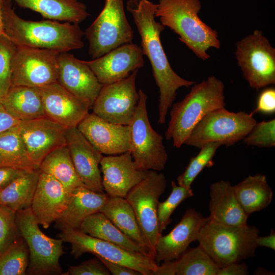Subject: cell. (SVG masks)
I'll list each match as a JSON object with an SVG mask.
<instances>
[{"label": "cell", "instance_id": "cell-1", "mask_svg": "<svg viewBox=\"0 0 275 275\" xmlns=\"http://www.w3.org/2000/svg\"><path fill=\"white\" fill-rule=\"evenodd\" d=\"M157 6L149 0H128L126 9L132 16L141 37L143 54L151 63L159 90L158 123L163 124L175 100L177 90L182 87L188 88L195 82L182 78L171 66L160 38L164 26L155 19Z\"/></svg>", "mask_w": 275, "mask_h": 275}, {"label": "cell", "instance_id": "cell-2", "mask_svg": "<svg viewBox=\"0 0 275 275\" xmlns=\"http://www.w3.org/2000/svg\"><path fill=\"white\" fill-rule=\"evenodd\" d=\"M5 34L17 46L58 52L81 48L84 32L79 24L52 20H27L12 9L10 0H3Z\"/></svg>", "mask_w": 275, "mask_h": 275}, {"label": "cell", "instance_id": "cell-3", "mask_svg": "<svg viewBox=\"0 0 275 275\" xmlns=\"http://www.w3.org/2000/svg\"><path fill=\"white\" fill-rule=\"evenodd\" d=\"M157 4L155 17L178 35L198 58L208 60L210 56L207 51L210 48H220L217 31L199 17L200 0H159Z\"/></svg>", "mask_w": 275, "mask_h": 275}, {"label": "cell", "instance_id": "cell-4", "mask_svg": "<svg viewBox=\"0 0 275 275\" xmlns=\"http://www.w3.org/2000/svg\"><path fill=\"white\" fill-rule=\"evenodd\" d=\"M223 82L210 76L194 84L190 92L180 102L172 105L170 120L165 132L167 140L180 148L195 126L209 112L226 105Z\"/></svg>", "mask_w": 275, "mask_h": 275}, {"label": "cell", "instance_id": "cell-5", "mask_svg": "<svg viewBox=\"0 0 275 275\" xmlns=\"http://www.w3.org/2000/svg\"><path fill=\"white\" fill-rule=\"evenodd\" d=\"M259 230L248 224L230 226L207 222L200 230L199 245L219 267L253 257Z\"/></svg>", "mask_w": 275, "mask_h": 275}, {"label": "cell", "instance_id": "cell-6", "mask_svg": "<svg viewBox=\"0 0 275 275\" xmlns=\"http://www.w3.org/2000/svg\"><path fill=\"white\" fill-rule=\"evenodd\" d=\"M254 113L232 112L225 107L207 113L193 129L184 144L200 148L217 142L226 147L243 140L257 121Z\"/></svg>", "mask_w": 275, "mask_h": 275}, {"label": "cell", "instance_id": "cell-7", "mask_svg": "<svg viewBox=\"0 0 275 275\" xmlns=\"http://www.w3.org/2000/svg\"><path fill=\"white\" fill-rule=\"evenodd\" d=\"M15 220L20 236L29 250L26 274H63L59 262L64 253L63 240L49 237L42 232L31 208L16 211Z\"/></svg>", "mask_w": 275, "mask_h": 275}, {"label": "cell", "instance_id": "cell-8", "mask_svg": "<svg viewBox=\"0 0 275 275\" xmlns=\"http://www.w3.org/2000/svg\"><path fill=\"white\" fill-rule=\"evenodd\" d=\"M166 187L163 174L148 170L146 177L125 197L134 211L149 255L154 259L156 243L162 235L158 228L157 207Z\"/></svg>", "mask_w": 275, "mask_h": 275}, {"label": "cell", "instance_id": "cell-9", "mask_svg": "<svg viewBox=\"0 0 275 275\" xmlns=\"http://www.w3.org/2000/svg\"><path fill=\"white\" fill-rule=\"evenodd\" d=\"M59 236L63 241L71 244V254L75 259H78L85 253H91L97 258L134 269L141 275H154L158 265L148 255L130 251L92 237L79 229L62 230Z\"/></svg>", "mask_w": 275, "mask_h": 275}, {"label": "cell", "instance_id": "cell-10", "mask_svg": "<svg viewBox=\"0 0 275 275\" xmlns=\"http://www.w3.org/2000/svg\"><path fill=\"white\" fill-rule=\"evenodd\" d=\"M139 99L132 119L128 125L130 150L136 168L141 171H161L168 160L163 137L152 127L148 117L146 94L139 90Z\"/></svg>", "mask_w": 275, "mask_h": 275}, {"label": "cell", "instance_id": "cell-11", "mask_svg": "<svg viewBox=\"0 0 275 275\" xmlns=\"http://www.w3.org/2000/svg\"><path fill=\"white\" fill-rule=\"evenodd\" d=\"M84 32L93 59L132 43L133 32L125 15L123 0H105L102 10Z\"/></svg>", "mask_w": 275, "mask_h": 275}, {"label": "cell", "instance_id": "cell-12", "mask_svg": "<svg viewBox=\"0 0 275 275\" xmlns=\"http://www.w3.org/2000/svg\"><path fill=\"white\" fill-rule=\"evenodd\" d=\"M235 56L244 78L257 90L275 84V49L256 30L236 45Z\"/></svg>", "mask_w": 275, "mask_h": 275}, {"label": "cell", "instance_id": "cell-13", "mask_svg": "<svg viewBox=\"0 0 275 275\" xmlns=\"http://www.w3.org/2000/svg\"><path fill=\"white\" fill-rule=\"evenodd\" d=\"M59 53L17 46L12 62L11 86L40 88L57 82Z\"/></svg>", "mask_w": 275, "mask_h": 275}, {"label": "cell", "instance_id": "cell-14", "mask_svg": "<svg viewBox=\"0 0 275 275\" xmlns=\"http://www.w3.org/2000/svg\"><path fill=\"white\" fill-rule=\"evenodd\" d=\"M138 70L118 81L103 85L92 108L93 113L115 124L128 125L138 105L135 86Z\"/></svg>", "mask_w": 275, "mask_h": 275}, {"label": "cell", "instance_id": "cell-15", "mask_svg": "<svg viewBox=\"0 0 275 275\" xmlns=\"http://www.w3.org/2000/svg\"><path fill=\"white\" fill-rule=\"evenodd\" d=\"M57 82L91 108L103 85L86 63L68 52L59 53Z\"/></svg>", "mask_w": 275, "mask_h": 275}, {"label": "cell", "instance_id": "cell-16", "mask_svg": "<svg viewBox=\"0 0 275 275\" xmlns=\"http://www.w3.org/2000/svg\"><path fill=\"white\" fill-rule=\"evenodd\" d=\"M103 85L112 84L128 76L143 67L141 47L133 43L117 47L102 56L85 61Z\"/></svg>", "mask_w": 275, "mask_h": 275}, {"label": "cell", "instance_id": "cell-17", "mask_svg": "<svg viewBox=\"0 0 275 275\" xmlns=\"http://www.w3.org/2000/svg\"><path fill=\"white\" fill-rule=\"evenodd\" d=\"M77 128L101 154H120L130 150L129 125L108 122L94 113H89Z\"/></svg>", "mask_w": 275, "mask_h": 275}, {"label": "cell", "instance_id": "cell-18", "mask_svg": "<svg viewBox=\"0 0 275 275\" xmlns=\"http://www.w3.org/2000/svg\"><path fill=\"white\" fill-rule=\"evenodd\" d=\"M18 127L29 156L38 168L50 152L66 145V129L46 117L21 121Z\"/></svg>", "mask_w": 275, "mask_h": 275}, {"label": "cell", "instance_id": "cell-19", "mask_svg": "<svg viewBox=\"0 0 275 275\" xmlns=\"http://www.w3.org/2000/svg\"><path fill=\"white\" fill-rule=\"evenodd\" d=\"M46 117L65 129L77 127L91 108L58 82L39 88Z\"/></svg>", "mask_w": 275, "mask_h": 275}, {"label": "cell", "instance_id": "cell-20", "mask_svg": "<svg viewBox=\"0 0 275 275\" xmlns=\"http://www.w3.org/2000/svg\"><path fill=\"white\" fill-rule=\"evenodd\" d=\"M65 140L75 170L82 183L95 192L104 193L99 168L102 154L89 143L77 127L66 129Z\"/></svg>", "mask_w": 275, "mask_h": 275}, {"label": "cell", "instance_id": "cell-21", "mask_svg": "<svg viewBox=\"0 0 275 275\" xmlns=\"http://www.w3.org/2000/svg\"><path fill=\"white\" fill-rule=\"evenodd\" d=\"M209 221L194 209H187L180 222L167 235H161L155 246L154 260L158 265L161 262L178 259L197 240L202 227Z\"/></svg>", "mask_w": 275, "mask_h": 275}, {"label": "cell", "instance_id": "cell-22", "mask_svg": "<svg viewBox=\"0 0 275 275\" xmlns=\"http://www.w3.org/2000/svg\"><path fill=\"white\" fill-rule=\"evenodd\" d=\"M70 195L54 177L40 172L31 207L39 225L47 229L58 220L67 207Z\"/></svg>", "mask_w": 275, "mask_h": 275}, {"label": "cell", "instance_id": "cell-23", "mask_svg": "<svg viewBox=\"0 0 275 275\" xmlns=\"http://www.w3.org/2000/svg\"><path fill=\"white\" fill-rule=\"evenodd\" d=\"M100 165L103 190L109 197L125 198L148 172L136 168L130 151L119 155L103 156Z\"/></svg>", "mask_w": 275, "mask_h": 275}, {"label": "cell", "instance_id": "cell-24", "mask_svg": "<svg viewBox=\"0 0 275 275\" xmlns=\"http://www.w3.org/2000/svg\"><path fill=\"white\" fill-rule=\"evenodd\" d=\"M109 197L106 193L95 192L85 186L74 188L65 211L55 222L54 227L60 231L79 229L87 217L100 212Z\"/></svg>", "mask_w": 275, "mask_h": 275}, {"label": "cell", "instance_id": "cell-25", "mask_svg": "<svg viewBox=\"0 0 275 275\" xmlns=\"http://www.w3.org/2000/svg\"><path fill=\"white\" fill-rule=\"evenodd\" d=\"M209 220L230 226L247 225L249 216L239 204L233 186L228 181L221 180L210 186Z\"/></svg>", "mask_w": 275, "mask_h": 275}, {"label": "cell", "instance_id": "cell-26", "mask_svg": "<svg viewBox=\"0 0 275 275\" xmlns=\"http://www.w3.org/2000/svg\"><path fill=\"white\" fill-rule=\"evenodd\" d=\"M5 109L20 121L45 117L39 88L11 86L0 99Z\"/></svg>", "mask_w": 275, "mask_h": 275}, {"label": "cell", "instance_id": "cell-27", "mask_svg": "<svg viewBox=\"0 0 275 275\" xmlns=\"http://www.w3.org/2000/svg\"><path fill=\"white\" fill-rule=\"evenodd\" d=\"M220 267L199 245L158 265L154 275H216Z\"/></svg>", "mask_w": 275, "mask_h": 275}, {"label": "cell", "instance_id": "cell-28", "mask_svg": "<svg viewBox=\"0 0 275 275\" xmlns=\"http://www.w3.org/2000/svg\"><path fill=\"white\" fill-rule=\"evenodd\" d=\"M19 7L40 13L44 18L79 24L90 14L79 0H13Z\"/></svg>", "mask_w": 275, "mask_h": 275}, {"label": "cell", "instance_id": "cell-29", "mask_svg": "<svg viewBox=\"0 0 275 275\" xmlns=\"http://www.w3.org/2000/svg\"><path fill=\"white\" fill-rule=\"evenodd\" d=\"M233 188L239 204L249 216L266 208L272 200L273 192L263 174L250 175Z\"/></svg>", "mask_w": 275, "mask_h": 275}, {"label": "cell", "instance_id": "cell-30", "mask_svg": "<svg viewBox=\"0 0 275 275\" xmlns=\"http://www.w3.org/2000/svg\"><path fill=\"white\" fill-rule=\"evenodd\" d=\"M79 229L92 237L114 243L130 251L149 255L146 250L124 234L101 212L87 217Z\"/></svg>", "mask_w": 275, "mask_h": 275}, {"label": "cell", "instance_id": "cell-31", "mask_svg": "<svg viewBox=\"0 0 275 275\" xmlns=\"http://www.w3.org/2000/svg\"><path fill=\"white\" fill-rule=\"evenodd\" d=\"M100 212H102L124 234L146 250L149 253L134 211L125 198L109 197Z\"/></svg>", "mask_w": 275, "mask_h": 275}, {"label": "cell", "instance_id": "cell-32", "mask_svg": "<svg viewBox=\"0 0 275 275\" xmlns=\"http://www.w3.org/2000/svg\"><path fill=\"white\" fill-rule=\"evenodd\" d=\"M39 169L40 172L56 179L69 193L78 186H85L76 173L66 145L55 149L47 155Z\"/></svg>", "mask_w": 275, "mask_h": 275}, {"label": "cell", "instance_id": "cell-33", "mask_svg": "<svg viewBox=\"0 0 275 275\" xmlns=\"http://www.w3.org/2000/svg\"><path fill=\"white\" fill-rule=\"evenodd\" d=\"M39 169L28 171L0 190V205L14 212L31 208L40 174Z\"/></svg>", "mask_w": 275, "mask_h": 275}, {"label": "cell", "instance_id": "cell-34", "mask_svg": "<svg viewBox=\"0 0 275 275\" xmlns=\"http://www.w3.org/2000/svg\"><path fill=\"white\" fill-rule=\"evenodd\" d=\"M0 167L26 171L39 169L29 156L18 125L0 133Z\"/></svg>", "mask_w": 275, "mask_h": 275}, {"label": "cell", "instance_id": "cell-35", "mask_svg": "<svg viewBox=\"0 0 275 275\" xmlns=\"http://www.w3.org/2000/svg\"><path fill=\"white\" fill-rule=\"evenodd\" d=\"M29 264V250L21 237L0 255V275H24Z\"/></svg>", "mask_w": 275, "mask_h": 275}, {"label": "cell", "instance_id": "cell-36", "mask_svg": "<svg viewBox=\"0 0 275 275\" xmlns=\"http://www.w3.org/2000/svg\"><path fill=\"white\" fill-rule=\"evenodd\" d=\"M222 146L217 142L209 143L201 147L200 152L190 161L184 172L177 178L178 185L190 187L201 171L206 167L211 166L212 159L217 149Z\"/></svg>", "mask_w": 275, "mask_h": 275}, {"label": "cell", "instance_id": "cell-37", "mask_svg": "<svg viewBox=\"0 0 275 275\" xmlns=\"http://www.w3.org/2000/svg\"><path fill=\"white\" fill-rule=\"evenodd\" d=\"M171 186L172 191L168 198L158 205V224L161 234L170 223L171 216L176 208L184 200L194 196L191 187H184L177 185L174 181H172Z\"/></svg>", "mask_w": 275, "mask_h": 275}, {"label": "cell", "instance_id": "cell-38", "mask_svg": "<svg viewBox=\"0 0 275 275\" xmlns=\"http://www.w3.org/2000/svg\"><path fill=\"white\" fill-rule=\"evenodd\" d=\"M17 46L5 34L0 35V99L11 87L12 62Z\"/></svg>", "mask_w": 275, "mask_h": 275}, {"label": "cell", "instance_id": "cell-39", "mask_svg": "<svg viewBox=\"0 0 275 275\" xmlns=\"http://www.w3.org/2000/svg\"><path fill=\"white\" fill-rule=\"evenodd\" d=\"M248 146L268 148L275 146V120L256 123L243 139Z\"/></svg>", "mask_w": 275, "mask_h": 275}, {"label": "cell", "instance_id": "cell-40", "mask_svg": "<svg viewBox=\"0 0 275 275\" xmlns=\"http://www.w3.org/2000/svg\"><path fill=\"white\" fill-rule=\"evenodd\" d=\"M19 236L15 220V212L0 205L1 254L4 252Z\"/></svg>", "mask_w": 275, "mask_h": 275}, {"label": "cell", "instance_id": "cell-41", "mask_svg": "<svg viewBox=\"0 0 275 275\" xmlns=\"http://www.w3.org/2000/svg\"><path fill=\"white\" fill-rule=\"evenodd\" d=\"M63 275H110L102 262L95 257L84 261L76 266H70Z\"/></svg>", "mask_w": 275, "mask_h": 275}, {"label": "cell", "instance_id": "cell-42", "mask_svg": "<svg viewBox=\"0 0 275 275\" xmlns=\"http://www.w3.org/2000/svg\"><path fill=\"white\" fill-rule=\"evenodd\" d=\"M256 113L270 114L275 112V89L273 88L264 90L260 94L254 111Z\"/></svg>", "mask_w": 275, "mask_h": 275}, {"label": "cell", "instance_id": "cell-43", "mask_svg": "<svg viewBox=\"0 0 275 275\" xmlns=\"http://www.w3.org/2000/svg\"><path fill=\"white\" fill-rule=\"evenodd\" d=\"M27 171L10 167H0V190Z\"/></svg>", "mask_w": 275, "mask_h": 275}, {"label": "cell", "instance_id": "cell-44", "mask_svg": "<svg viewBox=\"0 0 275 275\" xmlns=\"http://www.w3.org/2000/svg\"><path fill=\"white\" fill-rule=\"evenodd\" d=\"M103 264L111 274L113 275H141L138 271L124 265L98 258Z\"/></svg>", "mask_w": 275, "mask_h": 275}, {"label": "cell", "instance_id": "cell-45", "mask_svg": "<svg viewBox=\"0 0 275 275\" xmlns=\"http://www.w3.org/2000/svg\"><path fill=\"white\" fill-rule=\"evenodd\" d=\"M248 267L244 263L235 262L220 267L216 275H247Z\"/></svg>", "mask_w": 275, "mask_h": 275}, {"label": "cell", "instance_id": "cell-46", "mask_svg": "<svg viewBox=\"0 0 275 275\" xmlns=\"http://www.w3.org/2000/svg\"><path fill=\"white\" fill-rule=\"evenodd\" d=\"M20 122L10 115L0 102V133L18 125Z\"/></svg>", "mask_w": 275, "mask_h": 275}, {"label": "cell", "instance_id": "cell-47", "mask_svg": "<svg viewBox=\"0 0 275 275\" xmlns=\"http://www.w3.org/2000/svg\"><path fill=\"white\" fill-rule=\"evenodd\" d=\"M257 247L263 246L271 250H275V232L271 229L270 234L266 236L257 237L256 239Z\"/></svg>", "mask_w": 275, "mask_h": 275}, {"label": "cell", "instance_id": "cell-48", "mask_svg": "<svg viewBox=\"0 0 275 275\" xmlns=\"http://www.w3.org/2000/svg\"><path fill=\"white\" fill-rule=\"evenodd\" d=\"M3 0H0V35L5 34L4 22L2 10Z\"/></svg>", "mask_w": 275, "mask_h": 275}, {"label": "cell", "instance_id": "cell-49", "mask_svg": "<svg viewBox=\"0 0 275 275\" xmlns=\"http://www.w3.org/2000/svg\"><path fill=\"white\" fill-rule=\"evenodd\" d=\"M1 252H0V255H1Z\"/></svg>", "mask_w": 275, "mask_h": 275}]
</instances>
